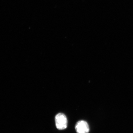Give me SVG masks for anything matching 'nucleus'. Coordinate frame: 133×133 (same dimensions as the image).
Segmentation results:
<instances>
[{
	"instance_id": "1",
	"label": "nucleus",
	"mask_w": 133,
	"mask_h": 133,
	"mask_svg": "<svg viewBox=\"0 0 133 133\" xmlns=\"http://www.w3.org/2000/svg\"><path fill=\"white\" fill-rule=\"evenodd\" d=\"M56 128L60 130H62L67 128L68 120L66 116L62 113H59L55 117Z\"/></svg>"
},
{
	"instance_id": "2",
	"label": "nucleus",
	"mask_w": 133,
	"mask_h": 133,
	"mask_svg": "<svg viewBox=\"0 0 133 133\" xmlns=\"http://www.w3.org/2000/svg\"><path fill=\"white\" fill-rule=\"evenodd\" d=\"M75 129L77 133H88L89 131V125L84 121H78L76 125Z\"/></svg>"
}]
</instances>
